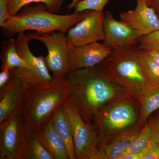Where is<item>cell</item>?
Listing matches in <instances>:
<instances>
[{"label": "cell", "mask_w": 159, "mask_h": 159, "mask_svg": "<svg viewBox=\"0 0 159 159\" xmlns=\"http://www.w3.org/2000/svg\"><path fill=\"white\" fill-rule=\"evenodd\" d=\"M34 134L54 159H70L65 142L54 128L51 118Z\"/></svg>", "instance_id": "9a60e30c"}, {"label": "cell", "mask_w": 159, "mask_h": 159, "mask_svg": "<svg viewBox=\"0 0 159 159\" xmlns=\"http://www.w3.org/2000/svg\"><path fill=\"white\" fill-rule=\"evenodd\" d=\"M143 159H159V143L152 139L151 143Z\"/></svg>", "instance_id": "4316f807"}, {"label": "cell", "mask_w": 159, "mask_h": 159, "mask_svg": "<svg viewBox=\"0 0 159 159\" xmlns=\"http://www.w3.org/2000/svg\"><path fill=\"white\" fill-rule=\"evenodd\" d=\"M136 2L134 9L120 13V20L136 30L140 36L159 31V18L154 9L146 0Z\"/></svg>", "instance_id": "7c38bea8"}, {"label": "cell", "mask_w": 159, "mask_h": 159, "mask_svg": "<svg viewBox=\"0 0 159 159\" xmlns=\"http://www.w3.org/2000/svg\"><path fill=\"white\" fill-rule=\"evenodd\" d=\"M111 0H80L74 6L76 12L90 11H103L105 6Z\"/></svg>", "instance_id": "cb8c5ba5"}, {"label": "cell", "mask_w": 159, "mask_h": 159, "mask_svg": "<svg viewBox=\"0 0 159 159\" xmlns=\"http://www.w3.org/2000/svg\"><path fill=\"white\" fill-rule=\"evenodd\" d=\"M151 141L147 146L143 148L142 150L139 151L135 153L125 155L124 156L121 157L120 159H143L144 156L147 152V151L150 146Z\"/></svg>", "instance_id": "f1b7e54d"}, {"label": "cell", "mask_w": 159, "mask_h": 159, "mask_svg": "<svg viewBox=\"0 0 159 159\" xmlns=\"http://www.w3.org/2000/svg\"><path fill=\"white\" fill-rule=\"evenodd\" d=\"M51 119L55 129L65 142L70 159H76L73 129L63 105L54 113Z\"/></svg>", "instance_id": "e0dca14e"}, {"label": "cell", "mask_w": 159, "mask_h": 159, "mask_svg": "<svg viewBox=\"0 0 159 159\" xmlns=\"http://www.w3.org/2000/svg\"><path fill=\"white\" fill-rule=\"evenodd\" d=\"M1 58L2 64L11 70L29 67L28 63L19 54L15 39L13 38L2 43Z\"/></svg>", "instance_id": "d6986e66"}, {"label": "cell", "mask_w": 159, "mask_h": 159, "mask_svg": "<svg viewBox=\"0 0 159 159\" xmlns=\"http://www.w3.org/2000/svg\"><path fill=\"white\" fill-rule=\"evenodd\" d=\"M153 132V122H149L141 130L138 138L127 147L119 159L125 155L138 152L147 146L151 141Z\"/></svg>", "instance_id": "7402d4cb"}, {"label": "cell", "mask_w": 159, "mask_h": 159, "mask_svg": "<svg viewBox=\"0 0 159 159\" xmlns=\"http://www.w3.org/2000/svg\"><path fill=\"white\" fill-rule=\"evenodd\" d=\"M29 138L21 111L0 125V159H25Z\"/></svg>", "instance_id": "ba28073f"}, {"label": "cell", "mask_w": 159, "mask_h": 159, "mask_svg": "<svg viewBox=\"0 0 159 159\" xmlns=\"http://www.w3.org/2000/svg\"><path fill=\"white\" fill-rule=\"evenodd\" d=\"M139 126L120 134L108 145H102L99 150L100 159H119L122 154L139 136Z\"/></svg>", "instance_id": "2e32d148"}, {"label": "cell", "mask_w": 159, "mask_h": 159, "mask_svg": "<svg viewBox=\"0 0 159 159\" xmlns=\"http://www.w3.org/2000/svg\"><path fill=\"white\" fill-rule=\"evenodd\" d=\"M112 50L99 42L85 45H71L70 54V71L89 68L103 62Z\"/></svg>", "instance_id": "5bb4252c"}, {"label": "cell", "mask_w": 159, "mask_h": 159, "mask_svg": "<svg viewBox=\"0 0 159 159\" xmlns=\"http://www.w3.org/2000/svg\"><path fill=\"white\" fill-rule=\"evenodd\" d=\"M137 45L127 46L112 50L102 62L107 73L119 88L138 101L151 84L139 64Z\"/></svg>", "instance_id": "277c9868"}, {"label": "cell", "mask_w": 159, "mask_h": 159, "mask_svg": "<svg viewBox=\"0 0 159 159\" xmlns=\"http://www.w3.org/2000/svg\"><path fill=\"white\" fill-rule=\"evenodd\" d=\"M0 73V89L6 86L11 80L12 77L11 70L7 66L2 64Z\"/></svg>", "instance_id": "484cf974"}, {"label": "cell", "mask_w": 159, "mask_h": 159, "mask_svg": "<svg viewBox=\"0 0 159 159\" xmlns=\"http://www.w3.org/2000/svg\"><path fill=\"white\" fill-rule=\"evenodd\" d=\"M8 0H0V26L2 27L9 18Z\"/></svg>", "instance_id": "83f0119b"}, {"label": "cell", "mask_w": 159, "mask_h": 159, "mask_svg": "<svg viewBox=\"0 0 159 159\" xmlns=\"http://www.w3.org/2000/svg\"><path fill=\"white\" fill-rule=\"evenodd\" d=\"M90 10L67 15H60L49 11L43 3L27 6L19 13L11 16L1 27L2 34L10 39L15 34L27 31L40 34L60 31L66 33L70 28L85 17Z\"/></svg>", "instance_id": "3957f363"}, {"label": "cell", "mask_w": 159, "mask_h": 159, "mask_svg": "<svg viewBox=\"0 0 159 159\" xmlns=\"http://www.w3.org/2000/svg\"><path fill=\"white\" fill-rule=\"evenodd\" d=\"M103 11H90L89 14L69 29L66 37L71 45L81 46L103 41Z\"/></svg>", "instance_id": "9c48e42d"}, {"label": "cell", "mask_w": 159, "mask_h": 159, "mask_svg": "<svg viewBox=\"0 0 159 159\" xmlns=\"http://www.w3.org/2000/svg\"><path fill=\"white\" fill-rule=\"evenodd\" d=\"M138 48L146 51L159 50V30L140 36Z\"/></svg>", "instance_id": "d4e9b609"}, {"label": "cell", "mask_w": 159, "mask_h": 159, "mask_svg": "<svg viewBox=\"0 0 159 159\" xmlns=\"http://www.w3.org/2000/svg\"><path fill=\"white\" fill-rule=\"evenodd\" d=\"M63 106L73 129L75 159H100L97 148L99 143L98 133L91 124L84 121L71 95Z\"/></svg>", "instance_id": "5b68a950"}, {"label": "cell", "mask_w": 159, "mask_h": 159, "mask_svg": "<svg viewBox=\"0 0 159 159\" xmlns=\"http://www.w3.org/2000/svg\"><path fill=\"white\" fill-rule=\"evenodd\" d=\"M79 1L80 0H72V2H71V3L69 4V5H68L66 7V8H67L68 11L71 10V9L74 8V6H75L76 4H77V2Z\"/></svg>", "instance_id": "d6a6232c"}, {"label": "cell", "mask_w": 159, "mask_h": 159, "mask_svg": "<svg viewBox=\"0 0 159 159\" xmlns=\"http://www.w3.org/2000/svg\"><path fill=\"white\" fill-rule=\"evenodd\" d=\"M138 58L142 72L149 83L152 85H159L158 64L145 50L139 49Z\"/></svg>", "instance_id": "ffe728a7"}, {"label": "cell", "mask_w": 159, "mask_h": 159, "mask_svg": "<svg viewBox=\"0 0 159 159\" xmlns=\"http://www.w3.org/2000/svg\"><path fill=\"white\" fill-rule=\"evenodd\" d=\"M80 116L91 124L102 107L116 94L118 86L109 77L102 63L93 67L70 71L66 78Z\"/></svg>", "instance_id": "6da1fadb"}, {"label": "cell", "mask_w": 159, "mask_h": 159, "mask_svg": "<svg viewBox=\"0 0 159 159\" xmlns=\"http://www.w3.org/2000/svg\"><path fill=\"white\" fill-rule=\"evenodd\" d=\"M146 51L149 56L152 57L159 65V50H152Z\"/></svg>", "instance_id": "1f68e13d"}, {"label": "cell", "mask_w": 159, "mask_h": 159, "mask_svg": "<svg viewBox=\"0 0 159 159\" xmlns=\"http://www.w3.org/2000/svg\"><path fill=\"white\" fill-rule=\"evenodd\" d=\"M27 35L30 40L39 41L46 46L48 53L44 59L48 70L53 74V78H66L70 72V54L71 45L66 37V33L60 31L47 34L30 32Z\"/></svg>", "instance_id": "8992f818"}, {"label": "cell", "mask_w": 159, "mask_h": 159, "mask_svg": "<svg viewBox=\"0 0 159 159\" xmlns=\"http://www.w3.org/2000/svg\"><path fill=\"white\" fill-rule=\"evenodd\" d=\"M28 88L21 80L12 77L9 83L0 89V125L21 111Z\"/></svg>", "instance_id": "8fae6325"}, {"label": "cell", "mask_w": 159, "mask_h": 159, "mask_svg": "<svg viewBox=\"0 0 159 159\" xmlns=\"http://www.w3.org/2000/svg\"><path fill=\"white\" fill-rule=\"evenodd\" d=\"M148 5L153 8L156 13L159 14V0H146Z\"/></svg>", "instance_id": "4dcf8cb0"}, {"label": "cell", "mask_w": 159, "mask_h": 159, "mask_svg": "<svg viewBox=\"0 0 159 159\" xmlns=\"http://www.w3.org/2000/svg\"><path fill=\"white\" fill-rule=\"evenodd\" d=\"M103 31V44L112 50L139 44V33L125 23L115 19L109 11L104 14Z\"/></svg>", "instance_id": "30bf717a"}, {"label": "cell", "mask_w": 159, "mask_h": 159, "mask_svg": "<svg viewBox=\"0 0 159 159\" xmlns=\"http://www.w3.org/2000/svg\"><path fill=\"white\" fill-rule=\"evenodd\" d=\"M65 0H8V9L10 17L18 13L25 6L32 3H43L49 11L57 13L62 9Z\"/></svg>", "instance_id": "44dd1931"}, {"label": "cell", "mask_w": 159, "mask_h": 159, "mask_svg": "<svg viewBox=\"0 0 159 159\" xmlns=\"http://www.w3.org/2000/svg\"><path fill=\"white\" fill-rule=\"evenodd\" d=\"M18 52L29 65V68H20L11 70L12 77H17L28 87L46 85L53 79L46 66L43 56H34L29 48L30 40L24 32L17 34L15 38Z\"/></svg>", "instance_id": "52a82bcc"}, {"label": "cell", "mask_w": 159, "mask_h": 159, "mask_svg": "<svg viewBox=\"0 0 159 159\" xmlns=\"http://www.w3.org/2000/svg\"><path fill=\"white\" fill-rule=\"evenodd\" d=\"M94 119L100 128L99 137L106 132L116 131L130 126L136 120L135 111L129 103H120L106 113L99 111Z\"/></svg>", "instance_id": "4fadbf2b"}, {"label": "cell", "mask_w": 159, "mask_h": 159, "mask_svg": "<svg viewBox=\"0 0 159 159\" xmlns=\"http://www.w3.org/2000/svg\"><path fill=\"white\" fill-rule=\"evenodd\" d=\"M141 104V114L137 125L142 126L148 117L159 108V85H151L139 100Z\"/></svg>", "instance_id": "ac0fdd59"}, {"label": "cell", "mask_w": 159, "mask_h": 159, "mask_svg": "<svg viewBox=\"0 0 159 159\" xmlns=\"http://www.w3.org/2000/svg\"><path fill=\"white\" fill-rule=\"evenodd\" d=\"M152 139L159 143V116L153 122V132Z\"/></svg>", "instance_id": "f546056e"}, {"label": "cell", "mask_w": 159, "mask_h": 159, "mask_svg": "<svg viewBox=\"0 0 159 159\" xmlns=\"http://www.w3.org/2000/svg\"><path fill=\"white\" fill-rule=\"evenodd\" d=\"M25 159H54L40 141L37 135L34 134L29 138L26 147Z\"/></svg>", "instance_id": "603a6c76"}, {"label": "cell", "mask_w": 159, "mask_h": 159, "mask_svg": "<svg viewBox=\"0 0 159 159\" xmlns=\"http://www.w3.org/2000/svg\"><path fill=\"white\" fill-rule=\"evenodd\" d=\"M71 93L66 78H53L46 85L28 89L21 113L29 136L37 133Z\"/></svg>", "instance_id": "7a4b0ae2"}]
</instances>
